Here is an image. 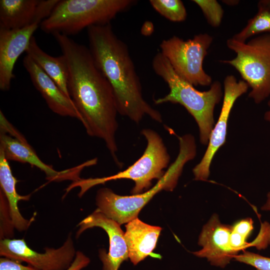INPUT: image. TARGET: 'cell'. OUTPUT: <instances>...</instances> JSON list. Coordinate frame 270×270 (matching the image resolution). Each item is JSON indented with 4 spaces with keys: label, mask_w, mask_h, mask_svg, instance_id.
I'll use <instances>...</instances> for the list:
<instances>
[{
    "label": "cell",
    "mask_w": 270,
    "mask_h": 270,
    "mask_svg": "<svg viewBox=\"0 0 270 270\" xmlns=\"http://www.w3.org/2000/svg\"><path fill=\"white\" fill-rule=\"evenodd\" d=\"M227 46L236 54L221 62L234 67L251 88L248 96L257 104L270 96V34L242 42L231 38Z\"/></svg>",
    "instance_id": "6"
},
{
    "label": "cell",
    "mask_w": 270,
    "mask_h": 270,
    "mask_svg": "<svg viewBox=\"0 0 270 270\" xmlns=\"http://www.w3.org/2000/svg\"><path fill=\"white\" fill-rule=\"evenodd\" d=\"M26 52L70 98L68 88V68L64 56L62 54L56 57L49 55L38 46L34 36L32 38Z\"/></svg>",
    "instance_id": "19"
},
{
    "label": "cell",
    "mask_w": 270,
    "mask_h": 270,
    "mask_svg": "<svg viewBox=\"0 0 270 270\" xmlns=\"http://www.w3.org/2000/svg\"><path fill=\"white\" fill-rule=\"evenodd\" d=\"M238 0H224L223 2L230 6H234L238 3Z\"/></svg>",
    "instance_id": "30"
},
{
    "label": "cell",
    "mask_w": 270,
    "mask_h": 270,
    "mask_svg": "<svg viewBox=\"0 0 270 270\" xmlns=\"http://www.w3.org/2000/svg\"><path fill=\"white\" fill-rule=\"evenodd\" d=\"M248 88L244 80L238 81L233 75L225 78L220 114L212 131L206 151L201 160L192 170L194 180L206 181L208 178L214 156L226 142L228 120L233 106L239 97L246 92Z\"/></svg>",
    "instance_id": "10"
},
{
    "label": "cell",
    "mask_w": 270,
    "mask_h": 270,
    "mask_svg": "<svg viewBox=\"0 0 270 270\" xmlns=\"http://www.w3.org/2000/svg\"><path fill=\"white\" fill-rule=\"evenodd\" d=\"M150 3L157 12L170 21L182 22L186 18V10L180 0H150Z\"/></svg>",
    "instance_id": "21"
},
{
    "label": "cell",
    "mask_w": 270,
    "mask_h": 270,
    "mask_svg": "<svg viewBox=\"0 0 270 270\" xmlns=\"http://www.w3.org/2000/svg\"><path fill=\"white\" fill-rule=\"evenodd\" d=\"M234 260L254 268L256 270H270V258L244 250L236 256Z\"/></svg>",
    "instance_id": "23"
},
{
    "label": "cell",
    "mask_w": 270,
    "mask_h": 270,
    "mask_svg": "<svg viewBox=\"0 0 270 270\" xmlns=\"http://www.w3.org/2000/svg\"><path fill=\"white\" fill-rule=\"evenodd\" d=\"M124 239L128 251V257L136 265L150 256L154 250L162 228L146 224L138 217L126 225Z\"/></svg>",
    "instance_id": "17"
},
{
    "label": "cell",
    "mask_w": 270,
    "mask_h": 270,
    "mask_svg": "<svg viewBox=\"0 0 270 270\" xmlns=\"http://www.w3.org/2000/svg\"><path fill=\"white\" fill-rule=\"evenodd\" d=\"M22 64L34 86L54 112L61 116L75 118L80 121V116L71 98L30 58L26 55Z\"/></svg>",
    "instance_id": "16"
},
{
    "label": "cell",
    "mask_w": 270,
    "mask_h": 270,
    "mask_svg": "<svg viewBox=\"0 0 270 270\" xmlns=\"http://www.w3.org/2000/svg\"><path fill=\"white\" fill-rule=\"evenodd\" d=\"M212 40L208 34H199L186 40L174 36L162 42L160 52L182 78L194 86H208L212 78L204 70L203 63Z\"/></svg>",
    "instance_id": "8"
},
{
    "label": "cell",
    "mask_w": 270,
    "mask_h": 270,
    "mask_svg": "<svg viewBox=\"0 0 270 270\" xmlns=\"http://www.w3.org/2000/svg\"><path fill=\"white\" fill-rule=\"evenodd\" d=\"M142 134L146 141V146L142 156L125 170L116 174L102 178L84 180L81 184L84 191L96 184L112 180L128 179L134 181L131 190L132 194H142L150 190L154 180L161 179L168 168L170 156L160 135L150 128H144Z\"/></svg>",
    "instance_id": "7"
},
{
    "label": "cell",
    "mask_w": 270,
    "mask_h": 270,
    "mask_svg": "<svg viewBox=\"0 0 270 270\" xmlns=\"http://www.w3.org/2000/svg\"><path fill=\"white\" fill-rule=\"evenodd\" d=\"M196 154V148L193 144L187 141L180 142L176 160L154 186L142 194L130 196L119 195L110 188H101L96 194V209L120 225L138 218L141 210L156 194L162 190H174L184 164Z\"/></svg>",
    "instance_id": "4"
},
{
    "label": "cell",
    "mask_w": 270,
    "mask_h": 270,
    "mask_svg": "<svg viewBox=\"0 0 270 270\" xmlns=\"http://www.w3.org/2000/svg\"><path fill=\"white\" fill-rule=\"evenodd\" d=\"M154 71L168 84L169 92L154 100L156 104L170 102L183 106L194 118L199 130L200 143L208 145L214 126V112L222 96V87L218 81L213 82L208 90L200 91L194 86L180 77L168 60L160 52L152 61Z\"/></svg>",
    "instance_id": "3"
},
{
    "label": "cell",
    "mask_w": 270,
    "mask_h": 270,
    "mask_svg": "<svg viewBox=\"0 0 270 270\" xmlns=\"http://www.w3.org/2000/svg\"><path fill=\"white\" fill-rule=\"evenodd\" d=\"M256 14L250 18L246 26L238 33L232 36L235 40L245 42L250 37L260 33L270 32V7L260 0L258 4Z\"/></svg>",
    "instance_id": "20"
},
{
    "label": "cell",
    "mask_w": 270,
    "mask_h": 270,
    "mask_svg": "<svg viewBox=\"0 0 270 270\" xmlns=\"http://www.w3.org/2000/svg\"><path fill=\"white\" fill-rule=\"evenodd\" d=\"M0 238H10L12 236L14 228L10 216L8 202L2 191H0Z\"/></svg>",
    "instance_id": "24"
},
{
    "label": "cell",
    "mask_w": 270,
    "mask_h": 270,
    "mask_svg": "<svg viewBox=\"0 0 270 270\" xmlns=\"http://www.w3.org/2000/svg\"><path fill=\"white\" fill-rule=\"evenodd\" d=\"M136 2L134 0H60L40 26L45 32L69 36L92 26L110 23L117 14Z\"/></svg>",
    "instance_id": "5"
},
{
    "label": "cell",
    "mask_w": 270,
    "mask_h": 270,
    "mask_svg": "<svg viewBox=\"0 0 270 270\" xmlns=\"http://www.w3.org/2000/svg\"><path fill=\"white\" fill-rule=\"evenodd\" d=\"M232 227V225L221 222L218 216L213 214L199 235L198 244L201 249L192 254L206 258L212 266L226 268L237 255L230 245Z\"/></svg>",
    "instance_id": "11"
},
{
    "label": "cell",
    "mask_w": 270,
    "mask_h": 270,
    "mask_svg": "<svg viewBox=\"0 0 270 270\" xmlns=\"http://www.w3.org/2000/svg\"><path fill=\"white\" fill-rule=\"evenodd\" d=\"M120 226L97 209L78 224L76 238L86 230L94 227L102 228L107 234L109 238L108 251L106 252L105 250L100 249L98 252L102 270H118L121 264L129 258L124 232Z\"/></svg>",
    "instance_id": "12"
},
{
    "label": "cell",
    "mask_w": 270,
    "mask_h": 270,
    "mask_svg": "<svg viewBox=\"0 0 270 270\" xmlns=\"http://www.w3.org/2000/svg\"><path fill=\"white\" fill-rule=\"evenodd\" d=\"M40 26L36 24L26 27L8 30L0 28V89L8 90L12 80L13 70L20 56L26 52L33 34Z\"/></svg>",
    "instance_id": "15"
},
{
    "label": "cell",
    "mask_w": 270,
    "mask_h": 270,
    "mask_svg": "<svg viewBox=\"0 0 270 270\" xmlns=\"http://www.w3.org/2000/svg\"><path fill=\"white\" fill-rule=\"evenodd\" d=\"M0 270H40L32 266H24L21 262L8 258H0Z\"/></svg>",
    "instance_id": "26"
},
{
    "label": "cell",
    "mask_w": 270,
    "mask_h": 270,
    "mask_svg": "<svg viewBox=\"0 0 270 270\" xmlns=\"http://www.w3.org/2000/svg\"><path fill=\"white\" fill-rule=\"evenodd\" d=\"M90 260L80 251H77L75 258L71 266L67 270H82L86 268Z\"/></svg>",
    "instance_id": "27"
},
{
    "label": "cell",
    "mask_w": 270,
    "mask_h": 270,
    "mask_svg": "<svg viewBox=\"0 0 270 270\" xmlns=\"http://www.w3.org/2000/svg\"><path fill=\"white\" fill-rule=\"evenodd\" d=\"M264 2L270 7V0H264Z\"/></svg>",
    "instance_id": "31"
},
{
    "label": "cell",
    "mask_w": 270,
    "mask_h": 270,
    "mask_svg": "<svg viewBox=\"0 0 270 270\" xmlns=\"http://www.w3.org/2000/svg\"><path fill=\"white\" fill-rule=\"evenodd\" d=\"M261 210L270 212V191L267 194L266 200L262 206Z\"/></svg>",
    "instance_id": "28"
},
{
    "label": "cell",
    "mask_w": 270,
    "mask_h": 270,
    "mask_svg": "<svg viewBox=\"0 0 270 270\" xmlns=\"http://www.w3.org/2000/svg\"><path fill=\"white\" fill-rule=\"evenodd\" d=\"M0 130V150L8 160L26 163L44 172L50 181L73 178V171L58 172L44 163L24 136L8 122L2 126Z\"/></svg>",
    "instance_id": "13"
},
{
    "label": "cell",
    "mask_w": 270,
    "mask_h": 270,
    "mask_svg": "<svg viewBox=\"0 0 270 270\" xmlns=\"http://www.w3.org/2000/svg\"><path fill=\"white\" fill-rule=\"evenodd\" d=\"M202 10L208 24L212 27L220 26L224 16V10L216 0H192Z\"/></svg>",
    "instance_id": "22"
},
{
    "label": "cell",
    "mask_w": 270,
    "mask_h": 270,
    "mask_svg": "<svg viewBox=\"0 0 270 270\" xmlns=\"http://www.w3.org/2000/svg\"><path fill=\"white\" fill-rule=\"evenodd\" d=\"M60 0H0V28L12 30L40 24Z\"/></svg>",
    "instance_id": "14"
},
{
    "label": "cell",
    "mask_w": 270,
    "mask_h": 270,
    "mask_svg": "<svg viewBox=\"0 0 270 270\" xmlns=\"http://www.w3.org/2000/svg\"><path fill=\"white\" fill-rule=\"evenodd\" d=\"M268 109L267 110L264 114V119L270 123V96L269 97V100L268 101Z\"/></svg>",
    "instance_id": "29"
},
{
    "label": "cell",
    "mask_w": 270,
    "mask_h": 270,
    "mask_svg": "<svg viewBox=\"0 0 270 270\" xmlns=\"http://www.w3.org/2000/svg\"><path fill=\"white\" fill-rule=\"evenodd\" d=\"M18 182L12 174L4 152L0 150V191L3 192L8 202L10 216L14 228L19 232H23L30 227L34 218L30 220L26 219L20 212L18 202L28 200L30 196H21L17 192L16 186Z\"/></svg>",
    "instance_id": "18"
},
{
    "label": "cell",
    "mask_w": 270,
    "mask_h": 270,
    "mask_svg": "<svg viewBox=\"0 0 270 270\" xmlns=\"http://www.w3.org/2000/svg\"><path fill=\"white\" fill-rule=\"evenodd\" d=\"M254 221L250 218H246L236 222L232 225V229L247 239L254 230Z\"/></svg>",
    "instance_id": "25"
},
{
    "label": "cell",
    "mask_w": 270,
    "mask_h": 270,
    "mask_svg": "<svg viewBox=\"0 0 270 270\" xmlns=\"http://www.w3.org/2000/svg\"><path fill=\"white\" fill-rule=\"evenodd\" d=\"M44 252L30 248L24 239L4 238L0 242V255L26 262L40 270H67L74 262L76 252L71 234L60 247H46Z\"/></svg>",
    "instance_id": "9"
},
{
    "label": "cell",
    "mask_w": 270,
    "mask_h": 270,
    "mask_svg": "<svg viewBox=\"0 0 270 270\" xmlns=\"http://www.w3.org/2000/svg\"><path fill=\"white\" fill-rule=\"evenodd\" d=\"M52 35L68 64V93L81 122L88 136L104 142L114 162L121 167L116 138L118 110L110 84L96 66L88 48L62 34Z\"/></svg>",
    "instance_id": "1"
},
{
    "label": "cell",
    "mask_w": 270,
    "mask_h": 270,
    "mask_svg": "<svg viewBox=\"0 0 270 270\" xmlns=\"http://www.w3.org/2000/svg\"><path fill=\"white\" fill-rule=\"evenodd\" d=\"M89 50L96 66L110 84L118 113L138 124L146 116L162 122L161 114L144 98L140 78L127 45L110 23L87 28Z\"/></svg>",
    "instance_id": "2"
}]
</instances>
